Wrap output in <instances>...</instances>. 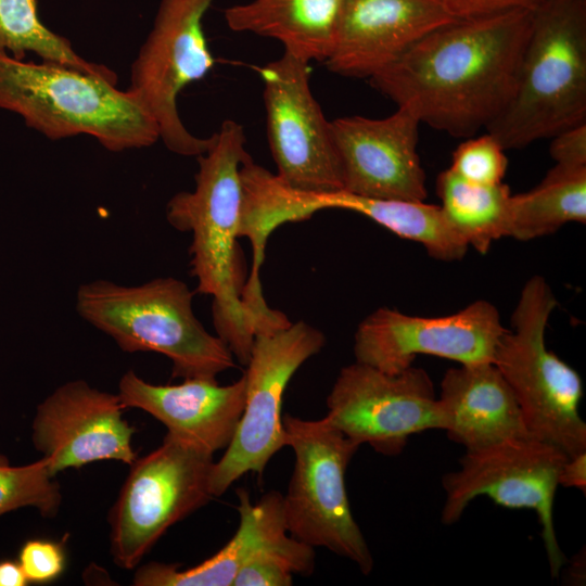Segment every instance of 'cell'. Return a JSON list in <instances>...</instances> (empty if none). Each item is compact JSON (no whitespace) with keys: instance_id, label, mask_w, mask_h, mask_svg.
<instances>
[{"instance_id":"2","label":"cell","mask_w":586,"mask_h":586,"mask_svg":"<svg viewBox=\"0 0 586 586\" xmlns=\"http://www.w3.org/2000/svg\"><path fill=\"white\" fill-rule=\"evenodd\" d=\"M243 126L227 119L209 149L198 156L193 191L175 194L166 206L170 226L190 232V266L196 291L213 297L217 335L239 362L247 364L255 324L242 302L246 282L240 239L243 189L241 165L246 156Z\"/></svg>"},{"instance_id":"22","label":"cell","mask_w":586,"mask_h":586,"mask_svg":"<svg viewBox=\"0 0 586 586\" xmlns=\"http://www.w3.org/2000/svg\"><path fill=\"white\" fill-rule=\"evenodd\" d=\"M298 207L307 218L331 208L358 213L400 238L420 243L438 260L462 259L469 247L449 225L441 206L424 201L373 199L340 189L301 191Z\"/></svg>"},{"instance_id":"31","label":"cell","mask_w":586,"mask_h":586,"mask_svg":"<svg viewBox=\"0 0 586 586\" xmlns=\"http://www.w3.org/2000/svg\"><path fill=\"white\" fill-rule=\"evenodd\" d=\"M550 155L558 165L586 167V123L555 135L550 144Z\"/></svg>"},{"instance_id":"9","label":"cell","mask_w":586,"mask_h":586,"mask_svg":"<svg viewBox=\"0 0 586 586\" xmlns=\"http://www.w3.org/2000/svg\"><path fill=\"white\" fill-rule=\"evenodd\" d=\"M324 334L298 320L255 335L245 372V404L235 433L209 475L213 497L221 496L247 472L260 474L283 446L282 400L297 369L318 354Z\"/></svg>"},{"instance_id":"5","label":"cell","mask_w":586,"mask_h":586,"mask_svg":"<svg viewBox=\"0 0 586 586\" xmlns=\"http://www.w3.org/2000/svg\"><path fill=\"white\" fill-rule=\"evenodd\" d=\"M192 297L189 286L174 277L137 285L98 279L79 286L76 310L124 352L166 356L173 378L216 380L234 367L233 355L195 317Z\"/></svg>"},{"instance_id":"29","label":"cell","mask_w":586,"mask_h":586,"mask_svg":"<svg viewBox=\"0 0 586 586\" xmlns=\"http://www.w3.org/2000/svg\"><path fill=\"white\" fill-rule=\"evenodd\" d=\"M18 563L28 583L47 584L55 581L64 571V548L52 540L29 539L21 547Z\"/></svg>"},{"instance_id":"8","label":"cell","mask_w":586,"mask_h":586,"mask_svg":"<svg viewBox=\"0 0 586 586\" xmlns=\"http://www.w3.org/2000/svg\"><path fill=\"white\" fill-rule=\"evenodd\" d=\"M213 454L166 434L160 447L130 464L109 514L117 566H138L171 525L213 498Z\"/></svg>"},{"instance_id":"33","label":"cell","mask_w":586,"mask_h":586,"mask_svg":"<svg viewBox=\"0 0 586 586\" xmlns=\"http://www.w3.org/2000/svg\"><path fill=\"white\" fill-rule=\"evenodd\" d=\"M28 584L18 561H0V586H25Z\"/></svg>"},{"instance_id":"30","label":"cell","mask_w":586,"mask_h":586,"mask_svg":"<svg viewBox=\"0 0 586 586\" xmlns=\"http://www.w3.org/2000/svg\"><path fill=\"white\" fill-rule=\"evenodd\" d=\"M456 20H471L514 10L535 11L546 0H441Z\"/></svg>"},{"instance_id":"26","label":"cell","mask_w":586,"mask_h":586,"mask_svg":"<svg viewBox=\"0 0 586 586\" xmlns=\"http://www.w3.org/2000/svg\"><path fill=\"white\" fill-rule=\"evenodd\" d=\"M62 495L42 457L25 466H11L0 454V517L20 508L31 507L42 517L59 512Z\"/></svg>"},{"instance_id":"17","label":"cell","mask_w":586,"mask_h":586,"mask_svg":"<svg viewBox=\"0 0 586 586\" xmlns=\"http://www.w3.org/2000/svg\"><path fill=\"white\" fill-rule=\"evenodd\" d=\"M441 0H345L334 48V74L370 78L434 29L456 22Z\"/></svg>"},{"instance_id":"20","label":"cell","mask_w":586,"mask_h":586,"mask_svg":"<svg viewBox=\"0 0 586 586\" xmlns=\"http://www.w3.org/2000/svg\"><path fill=\"white\" fill-rule=\"evenodd\" d=\"M239 526L232 538L215 555L195 566L150 562L137 569L136 586H232L238 571L251 558L288 536L282 495L271 491L252 502L244 488H238Z\"/></svg>"},{"instance_id":"7","label":"cell","mask_w":586,"mask_h":586,"mask_svg":"<svg viewBox=\"0 0 586 586\" xmlns=\"http://www.w3.org/2000/svg\"><path fill=\"white\" fill-rule=\"evenodd\" d=\"M285 446L295 456L288 492L282 495L288 533L315 548L323 547L354 562L362 574L373 557L349 507L347 466L359 445L320 420L282 416Z\"/></svg>"},{"instance_id":"1","label":"cell","mask_w":586,"mask_h":586,"mask_svg":"<svg viewBox=\"0 0 586 586\" xmlns=\"http://www.w3.org/2000/svg\"><path fill=\"white\" fill-rule=\"evenodd\" d=\"M534 11L441 26L369 78L397 107L451 137H473L511 100Z\"/></svg>"},{"instance_id":"21","label":"cell","mask_w":586,"mask_h":586,"mask_svg":"<svg viewBox=\"0 0 586 586\" xmlns=\"http://www.w3.org/2000/svg\"><path fill=\"white\" fill-rule=\"evenodd\" d=\"M345 0H252L225 10L228 27L278 40L285 52L326 61L334 48Z\"/></svg>"},{"instance_id":"19","label":"cell","mask_w":586,"mask_h":586,"mask_svg":"<svg viewBox=\"0 0 586 586\" xmlns=\"http://www.w3.org/2000/svg\"><path fill=\"white\" fill-rule=\"evenodd\" d=\"M437 403L441 430L466 451L531 436L512 390L493 362L448 369Z\"/></svg>"},{"instance_id":"24","label":"cell","mask_w":586,"mask_h":586,"mask_svg":"<svg viewBox=\"0 0 586 586\" xmlns=\"http://www.w3.org/2000/svg\"><path fill=\"white\" fill-rule=\"evenodd\" d=\"M436 189L447 221L468 246L485 254L494 241L507 237L511 196L507 184L472 183L447 168L438 175Z\"/></svg>"},{"instance_id":"25","label":"cell","mask_w":586,"mask_h":586,"mask_svg":"<svg viewBox=\"0 0 586 586\" xmlns=\"http://www.w3.org/2000/svg\"><path fill=\"white\" fill-rule=\"evenodd\" d=\"M27 52L35 53L42 62L61 64L117 82L115 72L80 56L66 38L41 22L36 0H0V54L23 60Z\"/></svg>"},{"instance_id":"13","label":"cell","mask_w":586,"mask_h":586,"mask_svg":"<svg viewBox=\"0 0 586 586\" xmlns=\"http://www.w3.org/2000/svg\"><path fill=\"white\" fill-rule=\"evenodd\" d=\"M259 74L276 175L298 190L343 189L331 125L310 89L309 62L284 51Z\"/></svg>"},{"instance_id":"32","label":"cell","mask_w":586,"mask_h":586,"mask_svg":"<svg viewBox=\"0 0 586 586\" xmlns=\"http://www.w3.org/2000/svg\"><path fill=\"white\" fill-rule=\"evenodd\" d=\"M558 484L564 487H575L585 494L586 451L566 458L560 469Z\"/></svg>"},{"instance_id":"18","label":"cell","mask_w":586,"mask_h":586,"mask_svg":"<svg viewBox=\"0 0 586 586\" xmlns=\"http://www.w3.org/2000/svg\"><path fill=\"white\" fill-rule=\"evenodd\" d=\"M246 381L219 385L212 379H183L157 385L129 370L118 383L124 408L141 409L162 422L167 434L214 455L230 444L245 404Z\"/></svg>"},{"instance_id":"14","label":"cell","mask_w":586,"mask_h":586,"mask_svg":"<svg viewBox=\"0 0 586 586\" xmlns=\"http://www.w3.org/2000/svg\"><path fill=\"white\" fill-rule=\"evenodd\" d=\"M506 329L497 308L482 300L442 317L411 316L381 307L357 327L355 361L387 373L409 368L418 355L437 356L460 365L492 362Z\"/></svg>"},{"instance_id":"16","label":"cell","mask_w":586,"mask_h":586,"mask_svg":"<svg viewBox=\"0 0 586 586\" xmlns=\"http://www.w3.org/2000/svg\"><path fill=\"white\" fill-rule=\"evenodd\" d=\"M419 119L403 107L383 118L330 122L343 189L361 196L424 201L426 177L418 154Z\"/></svg>"},{"instance_id":"4","label":"cell","mask_w":586,"mask_h":586,"mask_svg":"<svg viewBox=\"0 0 586 586\" xmlns=\"http://www.w3.org/2000/svg\"><path fill=\"white\" fill-rule=\"evenodd\" d=\"M586 123V0H546L533 14L514 93L486 127L505 150Z\"/></svg>"},{"instance_id":"3","label":"cell","mask_w":586,"mask_h":586,"mask_svg":"<svg viewBox=\"0 0 586 586\" xmlns=\"http://www.w3.org/2000/svg\"><path fill=\"white\" fill-rule=\"evenodd\" d=\"M0 109L18 114L51 140L88 135L111 152L160 140L155 120L131 92L55 63L0 54Z\"/></svg>"},{"instance_id":"6","label":"cell","mask_w":586,"mask_h":586,"mask_svg":"<svg viewBox=\"0 0 586 586\" xmlns=\"http://www.w3.org/2000/svg\"><path fill=\"white\" fill-rule=\"evenodd\" d=\"M557 303L547 281L532 277L492 362L512 390L530 435L572 457L586 451V423L578 412L583 381L547 348L546 328Z\"/></svg>"},{"instance_id":"28","label":"cell","mask_w":586,"mask_h":586,"mask_svg":"<svg viewBox=\"0 0 586 586\" xmlns=\"http://www.w3.org/2000/svg\"><path fill=\"white\" fill-rule=\"evenodd\" d=\"M505 151L497 139L486 132L459 144L449 169L472 183L499 184L504 182L508 165Z\"/></svg>"},{"instance_id":"12","label":"cell","mask_w":586,"mask_h":586,"mask_svg":"<svg viewBox=\"0 0 586 586\" xmlns=\"http://www.w3.org/2000/svg\"><path fill=\"white\" fill-rule=\"evenodd\" d=\"M323 419L359 446L368 444L385 456L399 455L413 434L441 430L433 382L413 366L397 373L358 361L343 367Z\"/></svg>"},{"instance_id":"11","label":"cell","mask_w":586,"mask_h":586,"mask_svg":"<svg viewBox=\"0 0 586 586\" xmlns=\"http://www.w3.org/2000/svg\"><path fill=\"white\" fill-rule=\"evenodd\" d=\"M566 458L558 447L532 436L466 451L460 468L442 477L446 494L442 522L456 523L479 496L507 508L533 509L542 525L550 573L558 576L566 559L557 540L552 512L559 472Z\"/></svg>"},{"instance_id":"10","label":"cell","mask_w":586,"mask_h":586,"mask_svg":"<svg viewBox=\"0 0 586 586\" xmlns=\"http://www.w3.org/2000/svg\"><path fill=\"white\" fill-rule=\"evenodd\" d=\"M215 0H161L154 23L131 65L128 91L153 117L160 139L183 156L205 153L215 139L191 133L178 113L184 87L214 66L203 30V17Z\"/></svg>"},{"instance_id":"15","label":"cell","mask_w":586,"mask_h":586,"mask_svg":"<svg viewBox=\"0 0 586 586\" xmlns=\"http://www.w3.org/2000/svg\"><path fill=\"white\" fill-rule=\"evenodd\" d=\"M118 394L68 381L37 407L31 441L55 476L101 460L130 466L138 457L132 447L136 429L123 418Z\"/></svg>"},{"instance_id":"27","label":"cell","mask_w":586,"mask_h":586,"mask_svg":"<svg viewBox=\"0 0 586 586\" xmlns=\"http://www.w3.org/2000/svg\"><path fill=\"white\" fill-rule=\"evenodd\" d=\"M314 566V548L288 535L243 564L232 586H290L294 574H311Z\"/></svg>"},{"instance_id":"23","label":"cell","mask_w":586,"mask_h":586,"mask_svg":"<svg viewBox=\"0 0 586 586\" xmlns=\"http://www.w3.org/2000/svg\"><path fill=\"white\" fill-rule=\"evenodd\" d=\"M586 222V167L556 164L532 190L510 196L507 237L530 241Z\"/></svg>"}]
</instances>
